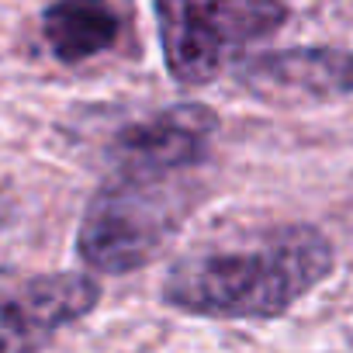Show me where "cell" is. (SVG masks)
Returning a JSON list of instances; mask_svg holds the SVG:
<instances>
[{
    "label": "cell",
    "mask_w": 353,
    "mask_h": 353,
    "mask_svg": "<svg viewBox=\"0 0 353 353\" xmlns=\"http://www.w3.org/2000/svg\"><path fill=\"white\" fill-rule=\"evenodd\" d=\"M336 270L329 236L308 222H277L201 243L163 277V305L215 322H260L291 312Z\"/></svg>",
    "instance_id": "cell-1"
},
{
    "label": "cell",
    "mask_w": 353,
    "mask_h": 353,
    "mask_svg": "<svg viewBox=\"0 0 353 353\" xmlns=\"http://www.w3.org/2000/svg\"><path fill=\"white\" fill-rule=\"evenodd\" d=\"M188 208L191 198L176 181H142L114 173L83 208L77 256L90 270L111 277L142 270L176 236Z\"/></svg>",
    "instance_id": "cell-2"
},
{
    "label": "cell",
    "mask_w": 353,
    "mask_h": 353,
    "mask_svg": "<svg viewBox=\"0 0 353 353\" xmlns=\"http://www.w3.org/2000/svg\"><path fill=\"white\" fill-rule=\"evenodd\" d=\"M166 73L184 87H208L239 49L270 39L291 18L277 0H184L156 4Z\"/></svg>",
    "instance_id": "cell-3"
},
{
    "label": "cell",
    "mask_w": 353,
    "mask_h": 353,
    "mask_svg": "<svg viewBox=\"0 0 353 353\" xmlns=\"http://www.w3.org/2000/svg\"><path fill=\"white\" fill-rule=\"evenodd\" d=\"M215 132L219 114L208 104H173L114 132L108 159L121 176L173 181L176 173L205 163Z\"/></svg>",
    "instance_id": "cell-4"
},
{
    "label": "cell",
    "mask_w": 353,
    "mask_h": 353,
    "mask_svg": "<svg viewBox=\"0 0 353 353\" xmlns=\"http://www.w3.org/2000/svg\"><path fill=\"white\" fill-rule=\"evenodd\" d=\"M236 83L277 108H305L353 97V52L339 46H298L246 56L232 66Z\"/></svg>",
    "instance_id": "cell-5"
},
{
    "label": "cell",
    "mask_w": 353,
    "mask_h": 353,
    "mask_svg": "<svg viewBox=\"0 0 353 353\" xmlns=\"http://www.w3.org/2000/svg\"><path fill=\"white\" fill-rule=\"evenodd\" d=\"M101 301V281L90 274H42L0 288V353H42L52 339L87 319Z\"/></svg>",
    "instance_id": "cell-6"
},
{
    "label": "cell",
    "mask_w": 353,
    "mask_h": 353,
    "mask_svg": "<svg viewBox=\"0 0 353 353\" xmlns=\"http://www.w3.org/2000/svg\"><path fill=\"white\" fill-rule=\"evenodd\" d=\"M42 39L59 63L80 66L118 46L121 18L108 4L63 0V4H52L42 11Z\"/></svg>",
    "instance_id": "cell-7"
},
{
    "label": "cell",
    "mask_w": 353,
    "mask_h": 353,
    "mask_svg": "<svg viewBox=\"0 0 353 353\" xmlns=\"http://www.w3.org/2000/svg\"><path fill=\"white\" fill-rule=\"evenodd\" d=\"M8 225V198H4V191H0V229Z\"/></svg>",
    "instance_id": "cell-8"
}]
</instances>
